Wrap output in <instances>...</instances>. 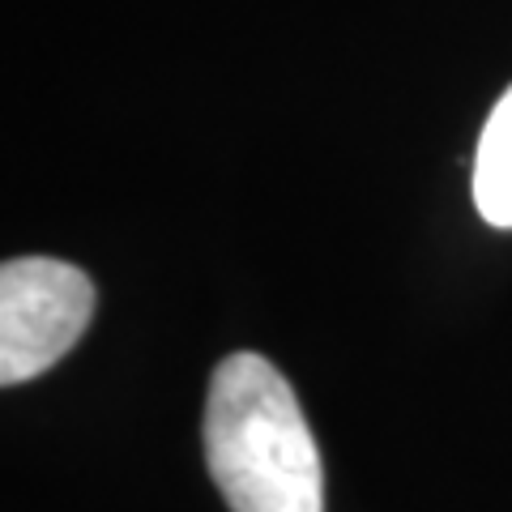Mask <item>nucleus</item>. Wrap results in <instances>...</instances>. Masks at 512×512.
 Listing matches in <instances>:
<instances>
[{"mask_svg":"<svg viewBox=\"0 0 512 512\" xmlns=\"http://www.w3.org/2000/svg\"><path fill=\"white\" fill-rule=\"evenodd\" d=\"M474 205L491 227L512 231V86L491 107L474 150Z\"/></svg>","mask_w":512,"mask_h":512,"instance_id":"nucleus-3","label":"nucleus"},{"mask_svg":"<svg viewBox=\"0 0 512 512\" xmlns=\"http://www.w3.org/2000/svg\"><path fill=\"white\" fill-rule=\"evenodd\" d=\"M205 466L231 512H325V466L303 406L252 350L214 367L205 397Z\"/></svg>","mask_w":512,"mask_h":512,"instance_id":"nucleus-1","label":"nucleus"},{"mask_svg":"<svg viewBox=\"0 0 512 512\" xmlns=\"http://www.w3.org/2000/svg\"><path fill=\"white\" fill-rule=\"evenodd\" d=\"M94 316V282L69 261L18 256L0 269V384H26L60 363Z\"/></svg>","mask_w":512,"mask_h":512,"instance_id":"nucleus-2","label":"nucleus"}]
</instances>
